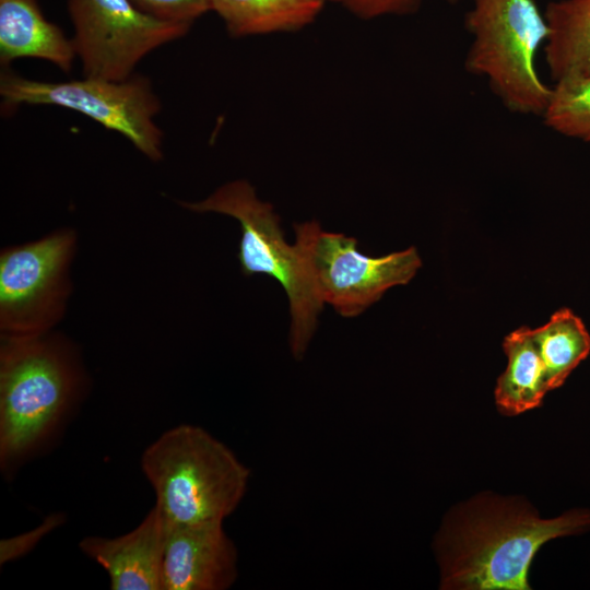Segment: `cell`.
Returning <instances> with one entry per match:
<instances>
[{
  "instance_id": "cell-1",
  "label": "cell",
  "mask_w": 590,
  "mask_h": 590,
  "mask_svg": "<svg viewBox=\"0 0 590 590\" xmlns=\"http://www.w3.org/2000/svg\"><path fill=\"white\" fill-rule=\"evenodd\" d=\"M90 384L81 350L64 333L0 335V469L5 477L57 440Z\"/></svg>"
},
{
  "instance_id": "cell-2",
  "label": "cell",
  "mask_w": 590,
  "mask_h": 590,
  "mask_svg": "<svg viewBox=\"0 0 590 590\" xmlns=\"http://www.w3.org/2000/svg\"><path fill=\"white\" fill-rule=\"evenodd\" d=\"M590 511L574 509L553 519L504 499H476L442 527L436 540L441 588L528 590V570L550 540L583 532Z\"/></svg>"
},
{
  "instance_id": "cell-3",
  "label": "cell",
  "mask_w": 590,
  "mask_h": 590,
  "mask_svg": "<svg viewBox=\"0 0 590 590\" xmlns=\"http://www.w3.org/2000/svg\"><path fill=\"white\" fill-rule=\"evenodd\" d=\"M140 464L169 524L224 523L250 481V470L224 442L191 424L165 430Z\"/></svg>"
},
{
  "instance_id": "cell-4",
  "label": "cell",
  "mask_w": 590,
  "mask_h": 590,
  "mask_svg": "<svg viewBox=\"0 0 590 590\" xmlns=\"http://www.w3.org/2000/svg\"><path fill=\"white\" fill-rule=\"evenodd\" d=\"M464 26L471 35L464 67L486 80L503 106L542 117L552 86L542 81L536 55L550 30L535 0H471Z\"/></svg>"
},
{
  "instance_id": "cell-5",
  "label": "cell",
  "mask_w": 590,
  "mask_h": 590,
  "mask_svg": "<svg viewBox=\"0 0 590 590\" xmlns=\"http://www.w3.org/2000/svg\"><path fill=\"white\" fill-rule=\"evenodd\" d=\"M182 208L213 212L238 221L241 237L238 260L244 276L266 274L283 287L291 310L290 347L302 359L317 329L323 304L317 298L295 245H288L273 206L261 201L244 179L228 181L198 202L178 201Z\"/></svg>"
},
{
  "instance_id": "cell-6",
  "label": "cell",
  "mask_w": 590,
  "mask_h": 590,
  "mask_svg": "<svg viewBox=\"0 0 590 590\" xmlns=\"http://www.w3.org/2000/svg\"><path fill=\"white\" fill-rule=\"evenodd\" d=\"M0 95L7 108L50 105L75 110L123 135L150 161L163 160L164 133L154 121L162 105L144 75L133 73L119 81L84 76L51 82L4 71Z\"/></svg>"
},
{
  "instance_id": "cell-7",
  "label": "cell",
  "mask_w": 590,
  "mask_h": 590,
  "mask_svg": "<svg viewBox=\"0 0 590 590\" xmlns=\"http://www.w3.org/2000/svg\"><path fill=\"white\" fill-rule=\"evenodd\" d=\"M78 233L61 227L0 251V335L26 337L55 330L73 284Z\"/></svg>"
},
{
  "instance_id": "cell-8",
  "label": "cell",
  "mask_w": 590,
  "mask_h": 590,
  "mask_svg": "<svg viewBox=\"0 0 590 590\" xmlns=\"http://www.w3.org/2000/svg\"><path fill=\"white\" fill-rule=\"evenodd\" d=\"M293 228L317 298L345 318L364 312L389 288L408 284L422 266L415 247L368 257L357 249L356 238L326 232L317 221L294 224Z\"/></svg>"
},
{
  "instance_id": "cell-9",
  "label": "cell",
  "mask_w": 590,
  "mask_h": 590,
  "mask_svg": "<svg viewBox=\"0 0 590 590\" xmlns=\"http://www.w3.org/2000/svg\"><path fill=\"white\" fill-rule=\"evenodd\" d=\"M68 11L84 76L107 80L128 79L148 54L191 27L153 17L131 0H68Z\"/></svg>"
},
{
  "instance_id": "cell-10",
  "label": "cell",
  "mask_w": 590,
  "mask_h": 590,
  "mask_svg": "<svg viewBox=\"0 0 590 590\" xmlns=\"http://www.w3.org/2000/svg\"><path fill=\"white\" fill-rule=\"evenodd\" d=\"M224 523L169 524L163 590H226L238 577V552Z\"/></svg>"
},
{
  "instance_id": "cell-11",
  "label": "cell",
  "mask_w": 590,
  "mask_h": 590,
  "mask_svg": "<svg viewBox=\"0 0 590 590\" xmlns=\"http://www.w3.org/2000/svg\"><path fill=\"white\" fill-rule=\"evenodd\" d=\"M167 528L166 519L154 505L128 533L117 538L85 536L79 547L105 569L111 590H163Z\"/></svg>"
},
{
  "instance_id": "cell-12",
  "label": "cell",
  "mask_w": 590,
  "mask_h": 590,
  "mask_svg": "<svg viewBox=\"0 0 590 590\" xmlns=\"http://www.w3.org/2000/svg\"><path fill=\"white\" fill-rule=\"evenodd\" d=\"M48 61L68 72L76 58L72 39L48 21L37 0H0V62Z\"/></svg>"
},
{
  "instance_id": "cell-13",
  "label": "cell",
  "mask_w": 590,
  "mask_h": 590,
  "mask_svg": "<svg viewBox=\"0 0 590 590\" xmlns=\"http://www.w3.org/2000/svg\"><path fill=\"white\" fill-rule=\"evenodd\" d=\"M543 12L550 30L544 58L554 83L590 75V0H553Z\"/></svg>"
},
{
  "instance_id": "cell-14",
  "label": "cell",
  "mask_w": 590,
  "mask_h": 590,
  "mask_svg": "<svg viewBox=\"0 0 590 590\" xmlns=\"http://www.w3.org/2000/svg\"><path fill=\"white\" fill-rule=\"evenodd\" d=\"M233 37L296 32L310 25L326 0H210Z\"/></svg>"
},
{
  "instance_id": "cell-15",
  "label": "cell",
  "mask_w": 590,
  "mask_h": 590,
  "mask_svg": "<svg viewBox=\"0 0 590 590\" xmlns=\"http://www.w3.org/2000/svg\"><path fill=\"white\" fill-rule=\"evenodd\" d=\"M503 346L508 364L497 380L495 401L503 414L517 415L539 406L550 389L532 329L515 330Z\"/></svg>"
},
{
  "instance_id": "cell-16",
  "label": "cell",
  "mask_w": 590,
  "mask_h": 590,
  "mask_svg": "<svg viewBox=\"0 0 590 590\" xmlns=\"http://www.w3.org/2000/svg\"><path fill=\"white\" fill-rule=\"evenodd\" d=\"M532 337L542 358L550 391L560 387L590 353V333L569 308L552 315Z\"/></svg>"
},
{
  "instance_id": "cell-17",
  "label": "cell",
  "mask_w": 590,
  "mask_h": 590,
  "mask_svg": "<svg viewBox=\"0 0 590 590\" xmlns=\"http://www.w3.org/2000/svg\"><path fill=\"white\" fill-rule=\"evenodd\" d=\"M541 118L556 133L590 142V75L555 82Z\"/></svg>"
},
{
  "instance_id": "cell-18",
  "label": "cell",
  "mask_w": 590,
  "mask_h": 590,
  "mask_svg": "<svg viewBox=\"0 0 590 590\" xmlns=\"http://www.w3.org/2000/svg\"><path fill=\"white\" fill-rule=\"evenodd\" d=\"M144 13L166 22L192 25L211 11L210 0H131Z\"/></svg>"
},
{
  "instance_id": "cell-19",
  "label": "cell",
  "mask_w": 590,
  "mask_h": 590,
  "mask_svg": "<svg viewBox=\"0 0 590 590\" xmlns=\"http://www.w3.org/2000/svg\"><path fill=\"white\" fill-rule=\"evenodd\" d=\"M423 0H341V4L362 20L406 15L418 10Z\"/></svg>"
},
{
  "instance_id": "cell-20",
  "label": "cell",
  "mask_w": 590,
  "mask_h": 590,
  "mask_svg": "<svg viewBox=\"0 0 590 590\" xmlns=\"http://www.w3.org/2000/svg\"><path fill=\"white\" fill-rule=\"evenodd\" d=\"M63 516L56 514L46 518V520L21 535L11 539L1 540L0 543V563L5 564L28 553L48 532L62 523Z\"/></svg>"
},
{
  "instance_id": "cell-21",
  "label": "cell",
  "mask_w": 590,
  "mask_h": 590,
  "mask_svg": "<svg viewBox=\"0 0 590 590\" xmlns=\"http://www.w3.org/2000/svg\"><path fill=\"white\" fill-rule=\"evenodd\" d=\"M446 1L451 3V4H457L458 2H460L462 0H446Z\"/></svg>"
},
{
  "instance_id": "cell-22",
  "label": "cell",
  "mask_w": 590,
  "mask_h": 590,
  "mask_svg": "<svg viewBox=\"0 0 590 590\" xmlns=\"http://www.w3.org/2000/svg\"><path fill=\"white\" fill-rule=\"evenodd\" d=\"M326 1H327V2H328V1H331V2H339V3L341 2V0H326Z\"/></svg>"
}]
</instances>
